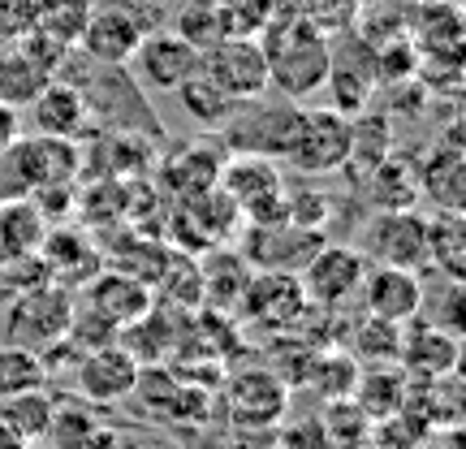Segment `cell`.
Here are the masks:
<instances>
[{
  "label": "cell",
  "instance_id": "obj_5",
  "mask_svg": "<svg viewBox=\"0 0 466 449\" xmlns=\"http://www.w3.org/2000/svg\"><path fill=\"white\" fill-rule=\"evenodd\" d=\"M299 117L302 108L299 104H238L229 113V121L220 126V138H229V148L238 156H268V160H277L285 151H289V138L299 130Z\"/></svg>",
  "mask_w": 466,
  "mask_h": 449
},
{
  "label": "cell",
  "instance_id": "obj_3",
  "mask_svg": "<svg viewBox=\"0 0 466 449\" xmlns=\"http://www.w3.org/2000/svg\"><path fill=\"white\" fill-rule=\"evenodd\" d=\"M199 74L233 104L264 100V91H268L264 48H259V39H250V35H225L220 44L203 48Z\"/></svg>",
  "mask_w": 466,
  "mask_h": 449
},
{
  "label": "cell",
  "instance_id": "obj_31",
  "mask_svg": "<svg viewBox=\"0 0 466 449\" xmlns=\"http://www.w3.org/2000/svg\"><path fill=\"white\" fill-rule=\"evenodd\" d=\"M346 346L354 354V363H371V367H389L398 363L401 350V329L398 324H384V320L363 316L354 329L346 333Z\"/></svg>",
  "mask_w": 466,
  "mask_h": 449
},
{
  "label": "cell",
  "instance_id": "obj_22",
  "mask_svg": "<svg viewBox=\"0 0 466 449\" xmlns=\"http://www.w3.org/2000/svg\"><path fill=\"white\" fill-rule=\"evenodd\" d=\"M220 165H225V160L217 156V148L195 143V148L173 151L165 165H160V178H165V186L177 195V199H195V195H203V190L217 186Z\"/></svg>",
  "mask_w": 466,
  "mask_h": 449
},
{
  "label": "cell",
  "instance_id": "obj_9",
  "mask_svg": "<svg viewBox=\"0 0 466 449\" xmlns=\"http://www.w3.org/2000/svg\"><path fill=\"white\" fill-rule=\"evenodd\" d=\"M363 277H367V260L359 255V247H346V242H324L299 272L302 294L319 311H337L350 299H359Z\"/></svg>",
  "mask_w": 466,
  "mask_h": 449
},
{
  "label": "cell",
  "instance_id": "obj_18",
  "mask_svg": "<svg viewBox=\"0 0 466 449\" xmlns=\"http://www.w3.org/2000/svg\"><path fill=\"white\" fill-rule=\"evenodd\" d=\"M31 126L39 138H83L91 130V100L74 83L52 78L31 104Z\"/></svg>",
  "mask_w": 466,
  "mask_h": 449
},
{
  "label": "cell",
  "instance_id": "obj_19",
  "mask_svg": "<svg viewBox=\"0 0 466 449\" xmlns=\"http://www.w3.org/2000/svg\"><path fill=\"white\" fill-rule=\"evenodd\" d=\"M462 143H458V126L450 130V138L445 143H436L432 156L423 160V165H415L419 173V199H432L436 212H458L462 217Z\"/></svg>",
  "mask_w": 466,
  "mask_h": 449
},
{
  "label": "cell",
  "instance_id": "obj_36",
  "mask_svg": "<svg viewBox=\"0 0 466 449\" xmlns=\"http://www.w3.org/2000/svg\"><path fill=\"white\" fill-rule=\"evenodd\" d=\"M44 384H48V367L39 359V350L0 346V402L31 393V389H44Z\"/></svg>",
  "mask_w": 466,
  "mask_h": 449
},
{
  "label": "cell",
  "instance_id": "obj_25",
  "mask_svg": "<svg viewBox=\"0 0 466 449\" xmlns=\"http://www.w3.org/2000/svg\"><path fill=\"white\" fill-rule=\"evenodd\" d=\"M367 199L376 203L380 212H401V208H415L419 203V173L406 156H384L376 168H367Z\"/></svg>",
  "mask_w": 466,
  "mask_h": 449
},
{
  "label": "cell",
  "instance_id": "obj_29",
  "mask_svg": "<svg viewBox=\"0 0 466 449\" xmlns=\"http://www.w3.org/2000/svg\"><path fill=\"white\" fill-rule=\"evenodd\" d=\"M428 264L445 281H462L466 277V233L458 212H432L428 217Z\"/></svg>",
  "mask_w": 466,
  "mask_h": 449
},
{
  "label": "cell",
  "instance_id": "obj_41",
  "mask_svg": "<svg viewBox=\"0 0 466 449\" xmlns=\"http://www.w3.org/2000/svg\"><path fill=\"white\" fill-rule=\"evenodd\" d=\"M22 449H44V445H22Z\"/></svg>",
  "mask_w": 466,
  "mask_h": 449
},
{
  "label": "cell",
  "instance_id": "obj_16",
  "mask_svg": "<svg viewBox=\"0 0 466 449\" xmlns=\"http://www.w3.org/2000/svg\"><path fill=\"white\" fill-rule=\"evenodd\" d=\"M398 363L406 376L415 381H441V376H458V363H462V337L445 333L428 324L423 316H415L410 324H401V350Z\"/></svg>",
  "mask_w": 466,
  "mask_h": 449
},
{
  "label": "cell",
  "instance_id": "obj_13",
  "mask_svg": "<svg viewBox=\"0 0 466 449\" xmlns=\"http://www.w3.org/2000/svg\"><path fill=\"white\" fill-rule=\"evenodd\" d=\"M130 66H134V78L147 87V91H168L173 96L186 78L199 74V48L186 44L177 31H156L151 26L143 35V44L134 48Z\"/></svg>",
  "mask_w": 466,
  "mask_h": 449
},
{
  "label": "cell",
  "instance_id": "obj_10",
  "mask_svg": "<svg viewBox=\"0 0 466 449\" xmlns=\"http://www.w3.org/2000/svg\"><path fill=\"white\" fill-rule=\"evenodd\" d=\"M324 247V230H302V225H247L238 255L250 264V272H294Z\"/></svg>",
  "mask_w": 466,
  "mask_h": 449
},
{
  "label": "cell",
  "instance_id": "obj_26",
  "mask_svg": "<svg viewBox=\"0 0 466 449\" xmlns=\"http://www.w3.org/2000/svg\"><path fill=\"white\" fill-rule=\"evenodd\" d=\"M324 91H329V108H333V113H341V117L367 113V104L376 96V66L359 69V61H346V56L333 48V66H329Z\"/></svg>",
  "mask_w": 466,
  "mask_h": 449
},
{
  "label": "cell",
  "instance_id": "obj_33",
  "mask_svg": "<svg viewBox=\"0 0 466 449\" xmlns=\"http://www.w3.org/2000/svg\"><path fill=\"white\" fill-rule=\"evenodd\" d=\"M363 376V363H354V354L350 350H319L311 372H307V384L316 389L319 398L329 402H341V398H354V384Z\"/></svg>",
  "mask_w": 466,
  "mask_h": 449
},
{
  "label": "cell",
  "instance_id": "obj_27",
  "mask_svg": "<svg viewBox=\"0 0 466 449\" xmlns=\"http://www.w3.org/2000/svg\"><path fill=\"white\" fill-rule=\"evenodd\" d=\"M406 393H410L406 372L371 367V372L359 376V384H354V406L367 415V423H384V419H393L406 411Z\"/></svg>",
  "mask_w": 466,
  "mask_h": 449
},
{
  "label": "cell",
  "instance_id": "obj_17",
  "mask_svg": "<svg viewBox=\"0 0 466 449\" xmlns=\"http://www.w3.org/2000/svg\"><path fill=\"white\" fill-rule=\"evenodd\" d=\"M83 290H86L83 307H91L100 320H108L116 333L130 329L134 320H143L151 311V302H156L147 281H138V277H130V272H116V268H100Z\"/></svg>",
  "mask_w": 466,
  "mask_h": 449
},
{
  "label": "cell",
  "instance_id": "obj_11",
  "mask_svg": "<svg viewBox=\"0 0 466 449\" xmlns=\"http://www.w3.org/2000/svg\"><path fill=\"white\" fill-rule=\"evenodd\" d=\"M225 411L238 433H272L285 415H289V384L272 376L268 367H250L238 372L225 393Z\"/></svg>",
  "mask_w": 466,
  "mask_h": 449
},
{
  "label": "cell",
  "instance_id": "obj_6",
  "mask_svg": "<svg viewBox=\"0 0 466 449\" xmlns=\"http://www.w3.org/2000/svg\"><path fill=\"white\" fill-rule=\"evenodd\" d=\"M147 31H151V22L134 0H96L83 35H78V48L91 61L116 69V66H130L134 48L143 44Z\"/></svg>",
  "mask_w": 466,
  "mask_h": 449
},
{
  "label": "cell",
  "instance_id": "obj_37",
  "mask_svg": "<svg viewBox=\"0 0 466 449\" xmlns=\"http://www.w3.org/2000/svg\"><path fill=\"white\" fill-rule=\"evenodd\" d=\"M173 96H177V104H182V113L190 117V121H199L203 130H220V126L229 121V113L238 108V104L225 100V96H220V91H217L212 83H208L203 74L186 78V83L177 87Z\"/></svg>",
  "mask_w": 466,
  "mask_h": 449
},
{
  "label": "cell",
  "instance_id": "obj_35",
  "mask_svg": "<svg viewBox=\"0 0 466 449\" xmlns=\"http://www.w3.org/2000/svg\"><path fill=\"white\" fill-rule=\"evenodd\" d=\"M173 31L182 35L186 44L195 48H212L229 35V14H225V0H190L182 14H177V26Z\"/></svg>",
  "mask_w": 466,
  "mask_h": 449
},
{
  "label": "cell",
  "instance_id": "obj_38",
  "mask_svg": "<svg viewBox=\"0 0 466 449\" xmlns=\"http://www.w3.org/2000/svg\"><path fill=\"white\" fill-rule=\"evenodd\" d=\"M299 14L307 17L319 35L337 39V35H350L354 26H359V17H363V0H302Z\"/></svg>",
  "mask_w": 466,
  "mask_h": 449
},
{
  "label": "cell",
  "instance_id": "obj_34",
  "mask_svg": "<svg viewBox=\"0 0 466 449\" xmlns=\"http://www.w3.org/2000/svg\"><path fill=\"white\" fill-rule=\"evenodd\" d=\"M91 5L96 0H35V31L52 35L66 48H78V35L91 17Z\"/></svg>",
  "mask_w": 466,
  "mask_h": 449
},
{
  "label": "cell",
  "instance_id": "obj_4",
  "mask_svg": "<svg viewBox=\"0 0 466 449\" xmlns=\"http://www.w3.org/2000/svg\"><path fill=\"white\" fill-rule=\"evenodd\" d=\"M285 160L302 178H324L350 165V117L333 108H302L299 130L289 138Z\"/></svg>",
  "mask_w": 466,
  "mask_h": 449
},
{
  "label": "cell",
  "instance_id": "obj_39",
  "mask_svg": "<svg viewBox=\"0 0 466 449\" xmlns=\"http://www.w3.org/2000/svg\"><path fill=\"white\" fill-rule=\"evenodd\" d=\"M277 449H333L319 415H299L277 423Z\"/></svg>",
  "mask_w": 466,
  "mask_h": 449
},
{
  "label": "cell",
  "instance_id": "obj_24",
  "mask_svg": "<svg viewBox=\"0 0 466 449\" xmlns=\"http://www.w3.org/2000/svg\"><path fill=\"white\" fill-rule=\"evenodd\" d=\"M48 230L52 225L31 199H5L0 203V264L17 255H39Z\"/></svg>",
  "mask_w": 466,
  "mask_h": 449
},
{
  "label": "cell",
  "instance_id": "obj_23",
  "mask_svg": "<svg viewBox=\"0 0 466 449\" xmlns=\"http://www.w3.org/2000/svg\"><path fill=\"white\" fill-rule=\"evenodd\" d=\"M250 264L238 250H212L208 264H199V281H203V302L217 307V311H238V302L250 285Z\"/></svg>",
  "mask_w": 466,
  "mask_h": 449
},
{
  "label": "cell",
  "instance_id": "obj_20",
  "mask_svg": "<svg viewBox=\"0 0 466 449\" xmlns=\"http://www.w3.org/2000/svg\"><path fill=\"white\" fill-rule=\"evenodd\" d=\"M39 260L48 268V281L61 285V290L86 285L104 268V255L86 242L83 233H74V230H48L44 247H39Z\"/></svg>",
  "mask_w": 466,
  "mask_h": 449
},
{
  "label": "cell",
  "instance_id": "obj_21",
  "mask_svg": "<svg viewBox=\"0 0 466 449\" xmlns=\"http://www.w3.org/2000/svg\"><path fill=\"white\" fill-rule=\"evenodd\" d=\"M406 39L419 52H462V9H458V0H419V5H410Z\"/></svg>",
  "mask_w": 466,
  "mask_h": 449
},
{
  "label": "cell",
  "instance_id": "obj_7",
  "mask_svg": "<svg viewBox=\"0 0 466 449\" xmlns=\"http://www.w3.org/2000/svg\"><path fill=\"white\" fill-rule=\"evenodd\" d=\"M74 294L61 285H35L31 294H22L5 307V324H9V346H26V350H44L56 346L69 333V320H74Z\"/></svg>",
  "mask_w": 466,
  "mask_h": 449
},
{
  "label": "cell",
  "instance_id": "obj_32",
  "mask_svg": "<svg viewBox=\"0 0 466 449\" xmlns=\"http://www.w3.org/2000/svg\"><path fill=\"white\" fill-rule=\"evenodd\" d=\"M384 156H393V121L389 113H363L350 117V165L376 168Z\"/></svg>",
  "mask_w": 466,
  "mask_h": 449
},
{
  "label": "cell",
  "instance_id": "obj_2",
  "mask_svg": "<svg viewBox=\"0 0 466 449\" xmlns=\"http://www.w3.org/2000/svg\"><path fill=\"white\" fill-rule=\"evenodd\" d=\"M217 190H225L247 225H281L285 217V173L268 156H225L217 178Z\"/></svg>",
  "mask_w": 466,
  "mask_h": 449
},
{
  "label": "cell",
  "instance_id": "obj_30",
  "mask_svg": "<svg viewBox=\"0 0 466 449\" xmlns=\"http://www.w3.org/2000/svg\"><path fill=\"white\" fill-rule=\"evenodd\" d=\"M48 83H52V74H44L22 48H14V44L0 48V104H9V108L22 113V108H31L35 96Z\"/></svg>",
  "mask_w": 466,
  "mask_h": 449
},
{
  "label": "cell",
  "instance_id": "obj_1",
  "mask_svg": "<svg viewBox=\"0 0 466 449\" xmlns=\"http://www.w3.org/2000/svg\"><path fill=\"white\" fill-rule=\"evenodd\" d=\"M259 48L268 61V87H277L289 104L324 91V78L333 66V39L319 35L302 14L272 17L259 31Z\"/></svg>",
  "mask_w": 466,
  "mask_h": 449
},
{
  "label": "cell",
  "instance_id": "obj_14",
  "mask_svg": "<svg viewBox=\"0 0 466 449\" xmlns=\"http://www.w3.org/2000/svg\"><path fill=\"white\" fill-rule=\"evenodd\" d=\"M138 372H143V363H138L121 342L100 346V350H86V354L74 359V384H78V393L91 398L96 406L130 398L134 384H138Z\"/></svg>",
  "mask_w": 466,
  "mask_h": 449
},
{
  "label": "cell",
  "instance_id": "obj_40",
  "mask_svg": "<svg viewBox=\"0 0 466 449\" xmlns=\"http://www.w3.org/2000/svg\"><path fill=\"white\" fill-rule=\"evenodd\" d=\"M17 138H22V117H17V108L0 104V151H9Z\"/></svg>",
  "mask_w": 466,
  "mask_h": 449
},
{
  "label": "cell",
  "instance_id": "obj_8",
  "mask_svg": "<svg viewBox=\"0 0 466 449\" xmlns=\"http://www.w3.org/2000/svg\"><path fill=\"white\" fill-rule=\"evenodd\" d=\"M367 264H384V268H419L428 264V217L415 208H401V212H376L363 225V247H359Z\"/></svg>",
  "mask_w": 466,
  "mask_h": 449
},
{
  "label": "cell",
  "instance_id": "obj_28",
  "mask_svg": "<svg viewBox=\"0 0 466 449\" xmlns=\"http://www.w3.org/2000/svg\"><path fill=\"white\" fill-rule=\"evenodd\" d=\"M52 415H56V398H48V389H31L0 402V428H9L22 445H39L52 428Z\"/></svg>",
  "mask_w": 466,
  "mask_h": 449
},
{
  "label": "cell",
  "instance_id": "obj_15",
  "mask_svg": "<svg viewBox=\"0 0 466 449\" xmlns=\"http://www.w3.org/2000/svg\"><path fill=\"white\" fill-rule=\"evenodd\" d=\"M359 299H363V316L384 320V324H410L423 311V281L410 268H367L363 285H359Z\"/></svg>",
  "mask_w": 466,
  "mask_h": 449
},
{
  "label": "cell",
  "instance_id": "obj_12",
  "mask_svg": "<svg viewBox=\"0 0 466 449\" xmlns=\"http://www.w3.org/2000/svg\"><path fill=\"white\" fill-rule=\"evenodd\" d=\"M238 311L250 324H259L264 333H289V329H299L307 320L311 302H307L302 281L294 272H255L242 302H238Z\"/></svg>",
  "mask_w": 466,
  "mask_h": 449
}]
</instances>
